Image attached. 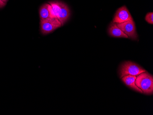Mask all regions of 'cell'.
I'll use <instances>...</instances> for the list:
<instances>
[{
	"label": "cell",
	"instance_id": "1",
	"mask_svg": "<svg viewBox=\"0 0 153 115\" xmlns=\"http://www.w3.org/2000/svg\"><path fill=\"white\" fill-rule=\"evenodd\" d=\"M135 84L144 94L147 95L153 94V76L146 71L137 75L135 80Z\"/></svg>",
	"mask_w": 153,
	"mask_h": 115
},
{
	"label": "cell",
	"instance_id": "2",
	"mask_svg": "<svg viewBox=\"0 0 153 115\" xmlns=\"http://www.w3.org/2000/svg\"><path fill=\"white\" fill-rule=\"evenodd\" d=\"M146 72L145 69L134 62H127L122 64L120 68V78L127 75L137 76L141 73Z\"/></svg>",
	"mask_w": 153,
	"mask_h": 115
},
{
	"label": "cell",
	"instance_id": "3",
	"mask_svg": "<svg viewBox=\"0 0 153 115\" xmlns=\"http://www.w3.org/2000/svg\"><path fill=\"white\" fill-rule=\"evenodd\" d=\"M40 30L42 34L47 35L62 26V23L55 18L40 20Z\"/></svg>",
	"mask_w": 153,
	"mask_h": 115
},
{
	"label": "cell",
	"instance_id": "4",
	"mask_svg": "<svg viewBox=\"0 0 153 115\" xmlns=\"http://www.w3.org/2000/svg\"><path fill=\"white\" fill-rule=\"evenodd\" d=\"M116 24L128 36V38L131 39L133 40L137 39L138 36L134 20H129L123 23Z\"/></svg>",
	"mask_w": 153,
	"mask_h": 115
},
{
	"label": "cell",
	"instance_id": "5",
	"mask_svg": "<svg viewBox=\"0 0 153 115\" xmlns=\"http://www.w3.org/2000/svg\"><path fill=\"white\" fill-rule=\"evenodd\" d=\"M133 20L130 13L126 6H123L117 10L113 18V22L116 24Z\"/></svg>",
	"mask_w": 153,
	"mask_h": 115
},
{
	"label": "cell",
	"instance_id": "6",
	"mask_svg": "<svg viewBox=\"0 0 153 115\" xmlns=\"http://www.w3.org/2000/svg\"><path fill=\"white\" fill-rule=\"evenodd\" d=\"M70 15V10L68 6L61 2V7L57 15V19L62 23V25L68 21Z\"/></svg>",
	"mask_w": 153,
	"mask_h": 115
},
{
	"label": "cell",
	"instance_id": "7",
	"mask_svg": "<svg viewBox=\"0 0 153 115\" xmlns=\"http://www.w3.org/2000/svg\"><path fill=\"white\" fill-rule=\"evenodd\" d=\"M108 33L110 36L113 37L128 38V36L118 27L116 23H111L108 28Z\"/></svg>",
	"mask_w": 153,
	"mask_h": 115
},
{
	"label": "cell",
	"instance_id": "8",
	"mask_svg": "<svg viewBox=\"0 0 153 115\" xmlns=\"http://www.w3.org/2000/svg\"><path fill=\"white\" fill-rule=\"evenodd\" d=\"M137 76L127 75L122 78L123 82L126 84L128 87L137 92L143 93L142 91L135 84V80Z\"/></svg>",
	"mask_w": 153,
	"mask_h": 115
},
{
	"label": "cell",
	"instance_id": "9",
	"mask_svg": "<svg viewBox=\"0 0 153 115\" xmlns=\"http://www.w3.org/2000/svg\"><path fill=\"white\" fill-rule=\"evenodd\" d=\"M40 20L53 18L51 13V7L50 4H45L41 6L39 11Z\"/></svg>",
	"mask_w": 153,
	"mask_h": 115
},
{
	"label": "cell",
	"instance_id": "10",
	"mask_svg": "<svg viewBox=\"0 0 153 115\" xmlns=\"http://www.w3.org/2000/svg\"><path fill=\"white\" fill-rule=\"evenodd\" d=\"M145 20L149 24H153V12L148 13L145 16Z\"/></svg>",
	"mask_w": 153,
	"mask_h": 115
},
{
	"label": "cell",
	"instance_id": "11",
	"mask_svg": "<svg viewBox=\"0 0 153 115\" xmlns=\"http://www.w3.org/2000/svg\"><path fill=\"white\" fill-rule=\"evenodd\" d=\"M6 4V3H5L4 0H0V8L4 7Z\"/></svg>",
	"mask_w": 153,
	"mask_h": 115
},
{
	"label": "cell",
	"instance_id": "12",
	"mask_svg": "<svg viewBox=\"0 0 153 115\" xmlns=\"http://www.w3.org/2000/svg\"><path fill=\"white\" fill-rule=\"evenodd\" d=\"M7 1H8V0H4V1H5V3H6Z\"/></svg>",
	"mask_w": 153,
	"mask_h": 115
}]
</instances>
